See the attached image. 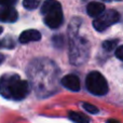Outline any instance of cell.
<instances>
[{
	"mask_svg": "<svg viewBox=\"0 0 123 123\" xmlns=\"http://www.w3.org/2000/svg\"><path fill=\"white\" fill-rule=\"evenodd\" d=\"M78 29H69L70 47H69V60L74 65H81L89 57V42L84 38L77 36Z\"/></svg>",
	"mask_w": 123,
	"mask_h": 123,
	"instance_id": "obj_2",
	"label": "cell"
},
{
	"mask_svg": "<svg viewBox=\"0 0 123 123\" xmlns=\"http://www.w3.org/2000/svg\"><path fill=\"white\" fill-rule=\"evenodd\" d=\"M103 1H107V2H108V1H111V0H103Z\"/></svg>",
	"mask_w": 123,
	"mask_h": 123,
	"instance_id": "obj_20",
	"label": "cell"
},
{
	"mask_svg": "<svg viewBox=\"0 0 123 123\" xmlns=\"http://www.w3.org/2000/svg\"><path fill=\"white\" fill-rule=\"evenodd\" d=\"M0 94L8 99L22 100L29 94V84L18 74H6L0 78Z\"/></svg>",
	"mask_w": 123,
	"mask_h": 123,
	"instance_id": "obj_1",
	"label": "cell"
},
{
	"mask_svg": "<svg viewBox=\"0 0 123 123\" xmlns=\"http://www.w3.org/2000/svg\"><path fill=\"white\" fill-rule=\"evenodd\" d=\"M42 0H23V6L27 10H35L40 6Z\"/></svg>",
	"mask_w": 123,
	"mask_h": 123,
	"instance_id": "obj_11",
	"label": "cell"
},
{
	"mask_svg": "<svg viewBox=\"0 0 123 123\" xmlns=\"http://www.w3.org/2000/svg\"><path fill=\"white\" fill-rule=\"evenodd\" d=\"M3 44H4V42H1V41H0V48L3 47Z\"/></svg>",
	"mask_w": 123,
	"mask_h": 123,
	"instance_id": "obj_18",
	"label": "cell"
},
{
	"mask_svg": "<svg viewBox=\"0 0 123 123\" xmlns=\"http://www.w3.org/2000/svg\"><path fill=\"white\" fill-rule=\"evenodd\" d=\"M115 54H116V57L123 62V45H120L119 48H117Z\"/></svg>",
	"mask_w": 123,
	"mask_h": 123,
	"instance_id": "obj_15",
	"label": "cell"
},
{
	"mask_svg": "<svg viewBox=\"0 0 123 123\" xmlns=\"http://www.w3.org/2000/svg\"><path fill=\"white\" fill-rule=\"evenodd\" d=\"M118 1H121V0H118Z\"/></svg>",
	"mask_w": 123,
	"mask_h": 123,
	"instance_id": "obj_22",
	"label": "cell"
},
{
	"mask_svg": "<svg viewBox=\"0 0 123 123\" xmlns=\"http://www.w3.org/2000/svg\"><path fill=\"white\" fill-rule=\"evenodd\" d=\"M17 2V0H0V4L3 6H14Z\"/></svg>",
	"mask_w": 123,
	"mask_h": 123,
	"instance_id": "obj_16",
	"label": "cell"
},
{
	"mask_svg": "<svg viewBox=\"0 0 123 123\" xmlns=\"http://www.w3.org/2000/svg\"><path fill=\"white\" fill-rule=\"evenodd\" d=\"M83 1H87V0H83Z\"/></svg>",
	"mask_w": 123,
	"mask_h": 123,
	"instance_id": "obj_21",
	"label": "cell"
},
{
	"mask_svg": "<svg viewBox=\"0 0 123 123\" xmlns=\"http://www.w3.org/2000/svg\"><path fill=\"white\" fill-rule=\"evenodd\" d=\"M85 85L90 93L96 96H103L108 93V83L102 74L98 71H91L86 77Z\"/></svg>",
	"mask_w": 123,
	"mask_h": 123,
	"instance_id": "obj_4",
	"label": "cell"
},
{
	"mask_svg": "<svg viewBox=\"0 0 123 123\" xmlns=\"http://www.w3.org/2000/svg\"><path fill=\"white\" fill-rule=\"evenodd\" d=\"M41 14L43 15L44 24L51 29H57L64 22L62 6L56 0H45L41 6Z\"/></svg>",
	"mask_w": 123,
	"mask_h": 123,
	"instance_id": "obj_3",
	"label": "cell"
},
{
	"mask_svg": "<svg viewBox=\"0 0 123 123\" xmlns=\"http://www.w3.org/2000/svg\"><path fill=\"white\" fill-rule=\"evenodd\" d=\"M82 107L84 108L85 111L92 113V115H96V113L99 112V109H98L97 107L92 104H89V103H82Z\"/></svg>",
	"mask_w": 123,
	"mask_h": 123,
	"instance_id": "obj_13",
	"label": "cell"
},
{
	"mask_svg": "<svg viewBox=\"0 0 123 123\" xmlns=\"http://www.w3.org/2000/svg\"><path fill=\"white\" fill-rule=\"evenodd\" d=\"M68 118H69L71 121L78 122V123H84V122L87 123V122L91 121V120H90V118L86 117V116L81 115V113H79V112H72V111H70V112H69Z\"/></svg>",
	"mask_w": 123,
	"mask_h": 123,
	"instance_id": "obj_10",
	"label": "cell"
},
{
	"mask_svg": "<svg viewBox=\"0 0 123 123\" xmlns=\"http://www.w3.org/2000/svg\"><path fill=\"white\" fill-rule=\"evenodd\" d=\"M61 82L63 86H65L66 89L74 92H78L81 87L80 80H79V78L76 74H67V76L63 77Z\"/></svg>",
	"mask_w": 123,
	"mask_h": 123,
	"instance_id": "obj_7",
	"label": "cell"
},
{
	"mask_svg": "<svg viewBox=\"0 0 123 123\" xmlns=\"http://www.w3.org/2000/svg\"><path fill=\"white\" fill-rule=\"evenodd\" d=\"M18 17L17 11L12 6H6L0 9V22L4 23H14Z\"/></svg>",
	"mask_w": 123,
	"mask_h": 123,
	"instance_id": "obj_6",
	"label": "cell"
},
{
	"mask_svg": "<svg viewBox=\"0 0 123 123\" xmlns=\"http://www.w3.org/2000/svg\"><path fill=\"white\" fill-rule=\"evenodd\" d=\"M53 43L56 48H62L65 43V39L62 35H57V36H54L53 37Z\"/></svg>",
	"mask_w": 123,
	"mask_h": 123,
	"instance_id": "obj_14",
	"label": "cell"
},
{
	"mask_svg": "<svg viewBox=\"0 0 123 123\" xmlns=\"http://www.w3.org/2000/svg\"><path fill=\"white\" fill-rule=\"evenodd\" d=\"M118 44V40L117 39H113V40H106L103 43V49L107 52H110L117 47Z\"/></svg>",
	"mask_w": 123,
	"mask_h": 123,
	"instance_id": "obj_12",
	"label": "cell"
},
{
	"mask_svg": "<svg viewBox=\"0 0 123 123\" xmlns=\"http://www.w3.org/2000/svg\"><path fill=\"white\" fill-rule=\"evenodd\" d=\"M105 11V4L102 2H90L86 6V12L91 17H96Z\"/></svg>",
	"mask_w": 123,
	"mask_h": 123,
	"instance_id": "obj_9",
	"label": "cell"
},
{
	"mask_svg": "<svg viewBox=\"0 0 123 123\" xmlns=\"http://www.w3.org/2000/svg\"><path fill=\"white\" fill-rule=\"evenodd\" d=\"M3 61H4V56L2 55V54H0V64H1Z\"/></svg>",
	"mask_w": 123,
	"mask_h": 123,
	"instance_id": "obj_17",
	"label": "cell"
},
{
	"mask_svg": "<svg viewBox=\"0 0 123 123\" xmlns=\"http://www.w3.org/2000/svg\"><path fill=\"white\" fill-rule=\"evenodd\" d=\"M2 31H3V29H2V27H0V34H2Z\"/></svg>",
	"mask_w": 123,
	"mask_h": 123,
	"instance_id": "obj_19",
	"label": "cell"
},
{
	"mask_svg": "<svg viewBox=\"0 0 123 123\" xmlns=\"http://www.w3.org/2000/svg\"><path fill=\"white\" fill-rule=\"evenodd\" d=\"M40 39H41V34L38 30L28 29L22 32L18 40L21 43H28V42H34V41H39Z\"/></svg>",
	"mask_w": 123,
	"mask_h": 123,
	"instance_id": "obj_8",
	"label": "cell"
},
{
	"mask_svg": "<svg viewBox=\"0 0 123 123\" xmlns=\"http://www.w3.org/2000/svg\"><path fill=\"white\" fill-rule=\"evenodd\" d=\"M120 21V14L116 10L104 11L93 21V26L97 31H104L108 27Z\"/></svg>",
	"mask_w": 123,
	"mask_h": 123,
	"instance_id": "obj_5",
	"label": "cell"
}]
</instances>
